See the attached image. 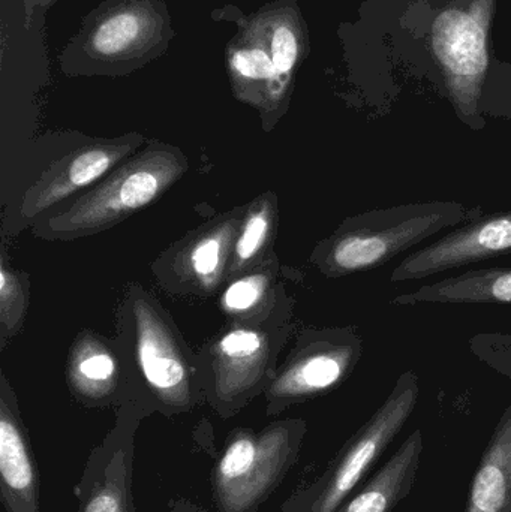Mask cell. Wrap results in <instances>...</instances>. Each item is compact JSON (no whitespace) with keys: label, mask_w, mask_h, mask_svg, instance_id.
<instances>
[{"label":"cell","mask_w":511,"mask_h":512,"mask_svg":"<svg viewBox=\"0 0 511 512\" xmlns=\"http://www.w3.org/2000/svg\"><path fill=\"white\" fill-rule=\"evenodd\" d=\"M471 354L511 382V333H479L468 340Z\"/></svg>","instance_id":"obj_23"},{"label":"cell","mask_w":511,"mask_h":512,"mask_svg":"<svg viewBox=\"0 0 511 512\" xmlns=\"http://www.w3.org/2000/svg\"><path fill=\"white\" fill-rule=\"evenodd\" d=\"M269 364V345L261 331L234 328L215 348L210 400L222 418L231 417L260 391Z\"/></svg>","instance_id":"obj_12"},{"label":"cell","mask_w":511,"mask_h":512,"mask_svg":"<svg viewBox=\"0 0 511 512\" xmlns=\"http://www.w3.org/2000/svg\"><path fill=\"white\" fill-rule=\"evenodd\" d=\"M144 411L123 408L114 429L90 451L75 486L78 512H137L134 501L135 432Z\"/></svg>","instance_id":"obj_9"},{"label":"cell","mask_w":511,"mask_h":512,"mask_svg":"<svg viewBox=\"0 0 511 512\" xmlns=\"http://www.w3.org/2000/svg\"><path fill=\"white\" fill-rule=\"evenodd\" d=\"M132 312L135 354L150 405L167 417L191 411L197 403V388L173 331L149 301H135Z\"/></svg>","instance_id":"obj_8"},{"label":"cell","mask_w":511,"mask_h":512,"mask_svg":"<svg viewBox=\"0 0 511 512\" xmlns=\"http://www.w3.org/2000/svg\"><path fill=\"white\" fill-rule=\"evenodd\" d=\"M257 12L269 39L282 104L288 108L296 72L308 56V27L297 0H272Z\"/></svg>","instance_id":"obj_16"},{"label":"cell","mask_w":511,"mask_h":512,"mask_svg":"<svg viewBox=\"0 0 511 512\" xmlns=\"http://www.w3.org/2000/svg\"><path fill=\"white\" fill-rule=\"evenodd\" d=\"M138 135L87 144L54 164L24 198L23 215L33 218L54 204L92 185L140 144Z\"/></svg>","instance_id":"obj_14"},{"label":"cell","mask_w":511,"mask_h":512,"mask_svg":"<svg viewBox=\"0 0 511 512\" xmlns=\"http://www.w3.org/2000/svg\"><path fill=\"white\" fill-rule=\"evenodd\" d=\"M495 0H473L468 8H449L432 24V48L446 77L459 117L480 128L479 101L488 72V29Z\"/></svg>","instance_id":"obj_6"},{"label":"cell","mask_w":511,"mask_h":512,"mask_svg":"<svg viewBox=\"0 0 511 512\" xmlns=\"http://www.w3.org/2000/svg\"><path fill=\"white\" fill-rule=\"evenodd\" d=\"M423 453V436L414 430L380 471L363 483L335 512H393L410 496Z\"/></svg>","instance_id":"obj_15"},{"label":"cell","mask_w":511,"mask_h":512,"mask_svg":"<svg viewBox=\"0 0 511 512\" xmlns=\"http://www.w3.org/2000/svg\"><path fill=\"white\" fill-rule=\"evenodd\" d=\"M236 228V219L219 222L183 249L180 268L198 288L212 289L218 285L228 254L236 242Z\"/></svg>","instance_id":"obj_20"},{"label":"cell","mask_w":511,"mask_h":512,"mask_svg":"<svg viewBox=\"0 0 511 512\" xmlns=\"http://www.w3.org/2000/svg\"><path fill=\"white\" fill-rule=\"evenodd\" d=\"M0 502L6 512H41L38 462L5 379L0 393Z\"/></svg>","instance_id":"obj_13"},{"label":"cell","mask_w":511,"mask_h":512,"mask_svg":"<svg viewBox=\"0 0 511 512\" xmlns=\"http://www.w3.org/2000/svg\"><path fill=\"white\" fill-rule=\"evenodd\" d=\"M275 225V207L270 198H261L249 209L240 224L239 236L234 242L231 270L239 271L254 262L269 243Z\"/></svg>","instance_id":"obj_21"},{"label":"cell","mask_w":511,"mask_h":512,"mask_svg":"<svg viewBox=\"0 0 511 512\" xmlns=\"http://www.w3.org/2000/svg\"><path fill=\"white\" fill-rule=\"evenodd\" d=\"M68 382L83 405H110L119 393L116 358L96 340H84L75 346L69 361Z\"/></svg>","instance_id":"obj_19"},{"label":"cell","mask_w":511,"mask_h":512,"mask_svg":"<svg viewBox=\"0 0 511 512\" xmlns=\"http://www.w3.org/2000/svg\"><path fill=\"white\" fill-rule=\"evenodd\" d=\"M168 512H206L200 504L189 498H173L168 505Z\"/></svg>","instance_id":"obj_25"},{"label":"cell","mask_w":511,"mask_h":512,"mask_svg":"<svg viewBox=\"0 0 511 512\" xmlns=\"http://www.w3.org/2000/svg\"><path fill=\"white\" fill-rule=\"evenodd\" d=\"M269 283V276L264 273L249 274L234 280L222 295V307L230 315H248L263 303Z\"/></svg>","instance_id":"obj_22"},{"label":"cell","mask_w":511,"mask_h":512,"mask_svg":"<svg viewBox=\"0 0 511 512\" xmlns=\"http://www.w3.org/2000/svg\"><path fill=\"white\" fill-rule=\"evenodd\" d=\"M510 254L511 210L485 213L402 259L390 274V280L393 283L422 280Z\"/></svg>","instance_id":"obj_10"},{"label":"cell","mask_w":511,"mask_h":512,"mask_svg":"<svg viewBox=\"0 0 511 512\" xmlns=\"http://www.w3.org/2000/svg\"><path fill=\"white\" fill-rule=\"evenodd\" d=\"M176 38L165 0H104L59 54L68 77H119L161 59Z\"/></svg>","instance_id":"obj_1"},{"label":"cell","mask_w":511,"mask_h":512,"mask_svg":"<svg viewBox=\"0 0 511 512\" xmlns=\"http://www.w3.org/2000/svg\"><path fill=\"white\" fill-rule=\"evenodd\" d=\"M485 215L480 206L456 201L404 204L360 213L345 219L315 251L317 267L329 277L374 270L429 237L461 227Z\"/></svg>","instance_id":"obj_2"},{"label":"cell","mask_w":511,"mask_h":512,"mask_svg":"<svg viewBox=\"0 0 511 512\" xmlns=\"http://www.w3.org/2000/svg\"><path fill=\"white\" fill-rule=\"evenodd\" d=\"M24 292L20 280L5 265L0 267V316L5 330L17 327L24 312Z\"/></svg>","instance_id":"obj_24"},{"label":"cell","mask_w":511,"mask_h":512,"mask_svg":"<svg viewBox=\"0 0 511 512\" xmlns=\"http://www.w3.org/2000/svg\"><path fill=\"white\" fill-rule=\"evenodd\" d=\"M225 66L234 98L260 111L267 128L275 125L287 108L282 104L269 39L257 11L237 21V33L225 48Z\"/></svg>","instance_id":"obj_11"},{"label":"cell","mask_w":511,"mask_h":512,"mask_svg":"<svg viewBox=\"0 0 511 512\" xmlns=\"http://www.w3.org/2000/svg\"><path fill=\"white\" fill-rule=\"evenodd\" d=\"M395 306L417 304H511V267L467 270L393 298Z\"/></svg>","instance_id":"obj_17"},{"label":"cell","mask_w":511,"mask_h":512,"mask_svg":"<svg viewBox=\"0 0 511 512\" xmlns=\"http://www.w3.org/2000/svg\"><path fill=\"white\" fill-rule=\"evenodd\" d=\"M363 339L356 327L311 334L299 354L267 388V414L324 396L338 388L359 364Z\"/></svg>","instance_id":"obj_7"},{"label":"cell","mask_w":511,"mask_h":512,"mask_svg":"<svg viewBox=\"0 0 511 512\" xmlns=\"http://www.w3.org/2000/svg\"><path fill=\"white\" fill-rule=\"evenodd\" d=\"M185 170V158L177 150L150 146L78 198L65 213L54 216L48 225L50 233L77 237L107 230L158 200Z\"/></svg>","instance_id":"obj_4"},{"label":"cell","mask_w":511,"mask_h":512,"mask_svg":"<svg viewBox=\"0 0 511 512\" xmlns=\"http://www.w3.org/2000/svg\"><path fill=\"white\" fill-rule=\"evenodd\" d=\"M465 512H511V402L474 472Z\"/></svg>","instance_id":"obj_18"},{"label":"cell","mask_w":511,"mask_h":512,"mask_svg":"<svg viewBox=\"0 0 511 512\" xmlns=\"http://www.w3.org/2000/svg\"><path fill=\"white\" fill-rule=\"evenodd\" d=\"M36 0H24V15H26V27L29 29L30 23H32L33 14L36 11Z\"/></svg>","instance_id":"obj_26"},{"label":"cell","mask_w":511,"mask_h":512,"mask_svg":"<svg viewBox=\"0 0 511 512\" xmlns=\"http://www.w3.org/2000/svg\"><path fill=\"white\" fill-rule=\"evenodd\" d=\"M308 426L299 418L236 429L212 469L218 512H257L300 457Z\"/></svg>","instance_id":"obj_3"},{"label":"cell","mask_w":511,"mask_h":512,"mask_svg":"<svg viewBox=\"0 0 511 512\" xmlns=\"http://www.w3.org/2000/svg\"><path fill=\"white\" fill-rule=\"evenodd\" d=\"M419 396L417 373H402L383 405L348 439L326 472L315 480L318 495L311 512H335L362 486L366 475L414 414Z\"/></svg>","instance_id":"obj_5"},{"label":"cell","mask_w":511,"mask_h":512,"mask_svg":"<svg viewBox=\"0 0 511 512\" xmlns=\"http://www.w3.org/2000/svg\"><path fill=\"white\" fill-rule=\"evenodd\" d=\"M56 2L57 0H36V8H38L39 11L47 12Z\"/></svg>","instance_id":"obj_27"}]
</instances>
